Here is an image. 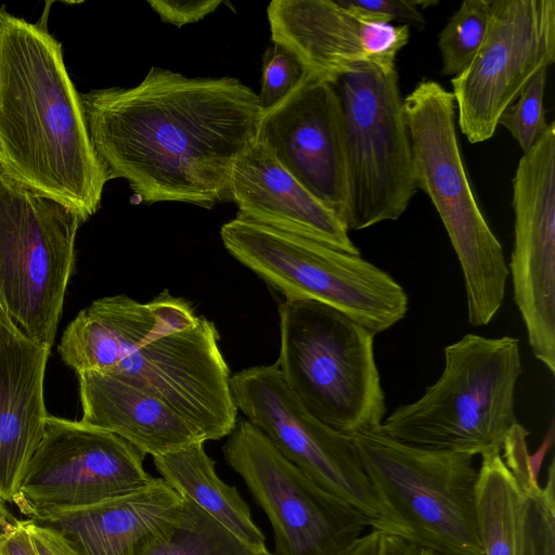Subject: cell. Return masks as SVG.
<instances>
[{"label":"cell","mask_w":555,"mask_h":555,"mask_svg":"<svg viewBox=\"0 0 555 555\" xmlns=\"http://www.w3.org/2000/svg\"><path fill=\"white\" fill-rule=\"evenodd\" d=\"M93 147L111 179L144 203L212 208L256 140L258 94L233 77L192 78L151 67L133 87L80 94Z\"/></svg>","instance_id":"1"},{"label":"cell","mask_w":555,"mask_h":555,"mask_svg":"<svg viewBox=\"0 0 555 555\" xmlns=\"http://www.w3.org/2000/svg\"><path fill=\"white\" fill-rule=\"evenodd\" d=\"M214 324L163 291L149 302L126 295L94 300L65 328L57 351L77 374L117 377L165 401L206 441L233 430L237 409Z\"/></svg>","instance_id":"2"},{"label":"cell","mask_w":555,"mask_h":555,"mask_svg":"<svg viewBox=\"0 0 555 555\" xmlns=\"http://www.w3.org/2000/svg\"><path fill=\"white\" fill-rule=\"evenodd\" d=\"M0 172L87 221L111 176L98 156L62 46L0 10Z\"/></svg>","instance_id":"3"},{"label":"cell","mask_w":555,"mask_h":555,"mask_svg":"<svg viewBox=\"0 0 555 555\" xmlns=\"http://www.w3.org/2000/svg\"><path fill=\"white\" fill-rule=\"evenodd\" d=\"M519 341L466 334L444 348V367L416 401L398 406L380 429L404 443L483 455L500 451L518 423Z\"/></svg>","instance_id":"4"},{"label":"cell","mask_w":555,"mask_h":555,"mask_svg":"<svg viewBox=\"0 0 555 555\" xmlns=\"http://www.w3.org/2000/svg\"><path fill=\"white\" fill-rule=\"evenodd\" d=\"M403 108L416 188L430 198L459 259L468 322L487 325L504 301L509 273L464 168L453 94L439 82L423 79L403 99Z\"/></svg>","instance_id":"5"},{"label":"cell","mask_w":555,"mask_h":555,"mask_svg":"<svg viewBox=\"0 0 555 555\" xmlns=\"http://www.w3.org/2000/svg\"><path fill=\"white\" fill-rule=\"evenodd\" d=\"M348 436L396 537L441 555H483L474 456L401 442L380 425Z\"/></svg>","instance_id":"6"},{"label":"cell","mask_w":555,"mask_h":555,"mask_svg":"<svg viewBox=\"0 0 555 555\" xmlns=\"http://www.w3.org/2000/svg\"><path fill=\"white\" fill-rule=\"evenodd\" d=\"M279 318L275 364L307 412L345 435L379 426L386 402L375 334L314 300H284Z\"/></svg>","instance_id":"7"},{"label":"cell","mask_w":555,"mask_h":555,"mask_svg":"<svg viewBox=\"0 0 555 555\" xmlns=\"http://www.w3.org/2000/svg\"><path fill=\"white\" fill-rule=\"evenodd\" d=\"M220 236L233 258L285 300L327 305L375 335L409 310L404 288L360 255L237 217L221 227Z\"/></svg>","instance_id":"8"},{"label":"cell","mask_w":555,"mask_h":555,"mask_svg":"<svg viewBox=\"0 0 555 555\" xmlns=\"http://www.w3.org/2000/svg\"><path fill=\"white\" fill-rule=\"evenodd\" d=\"M330 80L343 115L347 227L363 230L395 221L417 190L398 73L360 67Z\"/></svg>","instance_id":"9"},{"label":"cell","mask_w":555,"mask_h":555,"mask_svg":"<svg viewBox=\"0 0 555 555\" xmlns=\"http://www.w3.org/2000/svg\"><path fill=\"white\" fill-rule=\"evenodd\" d=\"M83 218L0 172V310L52 346Z\"/></svg>","instance_id":"10"},{"label":"cell","mask_w":555,"mask_h":555,"mask_svg":"<svg viewBox=\"0 0 555 555\" xmlns=\"http://www.w3.org/2000/svg\"><path fill=\"white\" fill-rule=\"evenodd\" d=\"M223 455L266 513L273 555H345L369 520L287 461L247 420L236 422Z\"/></svg>","instance_id":"11"},{"label":"cell","mask_w":555,"mask_h":555,"mask_svg":"<svg viewBox=\"0 0 555 555\" xmlns=\"http://www.w3.org/2000/svg\"><path fill=\"white\" fill-rule=\"evenodd\" d=\"M240 410L306 476L360 512L372 530L396 535L348 435L315 417L285 385L276 364L244 369L230 378Z\"/></svg>","instance_id":"12"},{"label":"cell","mask_w":555,"mask_h":555,"mask_svg":"<svg viewBox=\"0 0 555 555\" xmlns=\"http://www.w3.org/2000/svg\"><path fill=\"white\" fill-rule=\"evenodd\" d=\"M145 454L119 436L49 415L13 504L28 518L93 506L155 483Z\"/></svg>","instance_id":"13"},{"label":"cell","mask_w":555,"mask_h":555,"mask_svg":"<svg viewBox=\"0 0 555 555\" xmlns=\"http://www.w3.org/2000/svg\"><path fill=\"white\" fill-rule=\"evenodd\" d=\"M555 62V0H493L487 36L469 65L451 79L459 126L475 144L531 78Z\"/></svg>","instance_id":"14"},{"label":"cell","mask_w":555,"mask_h":555,"mask_svg":"<svg viewBox=\"0 0 555 555\" xmlns=\"http://www.w3.org/2000/svg\"><path fill=\"white\" fill-rule=\"evenodd\" d=\"M513 182L508 273L533 356L555 374V122L524 153Z\"/></svg>","instance_id":"15"},{"label":"cell","mask_w":555,"mask_h":555,"mask_svg":"<svg viewBox=\"0 0 555 555\" xmlns=\"http://www.w3.org/2000/svg\"><path fill=\"white\" fill-rule=\"evenodd\" d=\"M256 139L347 225L343 115L330 79L310 73L284 101L262 113Z\"/></svg>","instance_id":"16"},{"label":"cell","mask_w":555,"mask_h":555,"mask_svg":"<svg viewBox=\"0 0 555 555\" xmlns=\"http://www.w3.org/2000/svg\"><path fill=\"white\" fill-rule=\"evenodd\" d=\"M267 16L272 41L327 79L360 67L393 69L410 39L408 25L384 22L344 0H273Z\"/></svg>","instance_id":"17"},{"label":"cell","mask_w":555,"mask_h":555,"mask_svg":"<svg viewBox=\"0 0 555 555\" xmlns=\"http://www.w3.org/2000/svg\"><path fill=\"white\" fill-rule=\"evenodd\" d=\"M228 195L237 218L360 255L347 225L257 139L235 162Z\"/></svg>","instance_id":"18"},{"label":"cell","mask_w":555,"mask_h":555,"mask_svg":"<svg viewBox=\"0 0 555 555\" xmlns=\"http://www.w3.org/2000/svg\"><path fill=\"white\" fill-rule=\"evenodd\" d=\"M51 347L0 310V502L12 503L46 429L44 374Z\"/></svg>","instance_id":"19"},{"label":"cell","mask_w":555,"mask_h":555,"mask_svg":"<svg viewBox=\"0 0 555 555\" xmlns=\"http://www.w3.org/2000/svg\"><path fill=\"white\" fill-rule=\"evenodd\" d=\"M182 500L157 478L150 488L125 498L28 520L55 532L75 555H134Z\"/></svg>","instance_id":"20"},{"label":"cell","mask_w":555,"mask_h":555,"mask_svg":"<svg viewBox=\"0 0 555 555\" xmlns=\"http://www.w3.org/2000/svg\"><path fill=\"white\" fill-rule=\"evenodd\" d=\"M77 375L80 421L119 436L145 455L158 457L206 442L159 398L111 375L92 371Z\"/></svg>","instance_id":"21"},{"label":"cell","mask_w":555,"mask_h":555,"mask_svg":"<svg viewBox=\"0 0 555 555\" xmlns=\"http://www.w3.org/2000/svg\"><path fill=\"white\" fill-rule=\"evenodd\" d=\"M153 460L160 478L182 498L194 502L255 551L270 553L266 537L254 522L248 505L235 487L219 478L215 461L206 453L204 443Z\"/></svg>","instance_id":"22"},{"label":"cell","mask_w":555,"mask_h":555,"mask_svg":"<svg viewBox=\"0 0 555 555\" xmlns=\"http://www.w3.org/2000/svg\"><path fill=\"white\" fill-rule=\"evenodd\" d=\"M134 555H272L261 554L232 534L208 513L183 498L175 515Z\"/></svg>","instance_id":"23"},{"label":"cell","mask_w":555,"mask_h":555,"mask_svg":"<svg viewBox=\"0 0 555 555\" xmlns=\"http://www.w3.org/2000/svg\"><path fill=\"white\" fill-rule=\"evenodd\" d=\"M478 518L483 555H515L520 493L501 452L481 455Z\"/></svg>","instance_id":"24"},{"label":"cell","mask_w":555,"mask_h":555,"mask_svg":"<svg viewBox=\"0 0 555 555\" xmlns=\"http://www.w3.org/2000/svg\"><path fill=\"white\" fill-rule=\"evenodd\" d=\"M520 493L515 555H555V465L551 461L543 487L516 482Z\"/></svg>","instance_id":"25"},{"label":"cell","mask_w":555,"mask_h":555,"mask_svg":"<svg viewBox=\"0 0 555 555\" xmlns=\"http://www.w3.org/2000/svg\"><path fill=\"white\" fill-rule=\"evenodd\" d=\"M493 0H465L438 35L441 74L455 77L481 47L492 17Z\"/></svg>","instance_id":"26"},{"label":"cell","mask_w":555,"mask_h":555,"mask_svg":"<svg viewBox=\"0 0 555 555\" xmlns=\"http://www.w3.org/2000/svg\"><path fill=\"white\" fill-rule=\"evenodd\" d=\"M546 78L547 68H541L499 118V125L508 130L524 153L531 149L548 126L543 106Z\"/></svg>","instance_id":"27"},{"label":"cell","mask_w":555,"mask_h":555,"mask_svg":"<svg viewBox=\"0 0 555 555\" xmlns=\"http://www.w3.org/2000/svg\"><path fill=\"white\" fill-rule=\"evenodd\" d=\"M310 73L293 51L272 41L263 56L261 88L258 94L261 112L266 113L278 106Z\"/></svg>","instance_id":"28"},{"label":"cell","mask_w":555,"mask_h":555,"mask_svg":"<svg viewBox=\"0 0 555 555\" xmlns=\"http://www.w3.org/2000/svg\"><path fill=\"white\" fill-rule=\"evenodd\" d=\"M344 2L387 23L399 21L412 24H425L421 9L436 3L435 1L416 0H344Z\"/></svg>","instance_id":"29"},{"label":"cell","mask_w":555,"mask_h":555,"mask_svg":"<svg viewBox=\"0 0 555 555\" xmlns=\"http://www.w3.org/2000/svg\"><path fill=\"white\" fill-rule=\"evenodd\" d=\"M149 5L165 23L182 27L196 23L212 13L221 3L220 0H149Z\"/></svg>","instance_id":"30"},{"label":"cell","mask_w":555,"mask_h":555,"mask_svg":"<svg viewBox=\"0 0 555 555\" xmlns=\"http://www.w3.org/2000/svg\"><path fill=\"white\" fill-rule=\"evenodd\" d=\"M0 555H38L25 520L0 506Z\"/></svg>","instance_id":"31"},{"label":"cell","mask_w":555,"mask_h":555,"mask_svg":"<svg viewBox=\"0 0 555 555\" xmlns=\"http://www.w3.org/2000/svg\"><path fill=\"white\" fill-rule=\"evenodd\" d=\"M38 555H75L63 540L52 530L25 520Z\"/></svg>","instance_id":"32"},{"label":"cell","mask_w":555,"mask_h":555,"mask_svg":"<svg viewBox=\"0 0 555 555\" xmlns=\"http://www.w3.org/2000/svg\"><path fill=\"white\" fill-rule=\"evenodd\" d=\"M384 532L371 530L360 537L345 555H380Z\"/></svg>","instance_id":"33"},{"label":"cell","mask_w":555,"mask_h":555,"mask_svg":"<svg viewBox=\"0 0 555 555\" xmlns=\"http://www.w3.org/2000/svg\"><path fill=\"white\" fill-rule=\"evenodd\" d=\"M554 436H555V427H554V422H552L548 427V430H547L542 443L538 448V450L533 454L529 453L530 469H531L533 477L537 480H539V473H540L543 460H544L546 453L553 447Z\"/></svg>","instance_id":"34"},{"label":"cell","mask_w":555,"mask_h":555,"mask_svg":"<svg viewBox=\"0 0 555 555\" xmlns=\"http://www.w3.org/2000/svg\"><path fill=\"white\" fill-rule=\"evenodd\" d=\"M414 555H441V554L436 553V552L430 551V550H427V548L415 547Z\"/></svg>","instance_id":"35"},{"label":"cell","mask_w":555,"mask_h":555,"mask_svg":"<svg viewBox=\"0 0 555 555\" xmlns=\"http://www.w3.org/2000/svg\"><path fill=\"white\" fill-rule=\"evenodd\" d=\"M2 504H3V503H2V502H0V505H2Z\"/></svg>","instance_id":"36"},{"label":"cell","mask_w":555,"mask_h":555,"mask_svg":"<svg viewBox=\"0 0 555 555\" xmlns=\"http://www.w3.org/2000/svg\"><path fill=\"white\" fill-rule=\"evenodd\" d=\"M2 505H4V504H2ZM2 505H0V506H2Z\"/></svg>","instance_id":"37"},{"label":"cell","mask_w":555,"mask_h":555,"mask_svg":"<svg viewBox=\"0 0 555 555\" xmlns=\"http://www.w3.org/2000/svg\"><path fill=\"white\" fill-rule=\"evenodd\" d=\"M273 555V554H272Z\"/></svg>","instance_id":"38"}]
</instances>
